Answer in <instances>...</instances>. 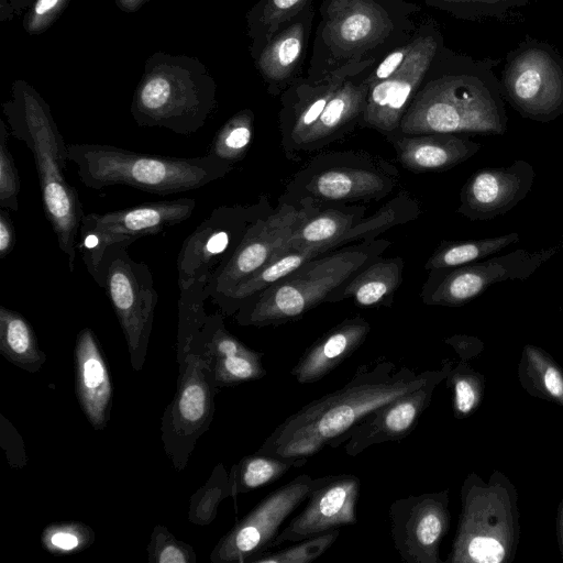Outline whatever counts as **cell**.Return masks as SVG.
<instances>
[{"instance_id": "obj_1", "label": "cell", "mask_w": 563, "mask_h": 563, "mask_svg": "<svg viewBox=\"0 0 563 563\" xmlns=\"http://www.w3.org/2000/svg\"><path fill=\"white\" fill-rule=\"evenodd\" d=\"M439 372L417 374L383 358L362 364L342 388L310 401L282 422L257 453L307 459L330 446L371 411L421 387Z\"/></svg>"}, {"instance_id": "obj_2", "label": "cell", "mask_w": 563, "mask_h": 563, "mask_svg": "<svg viewBox=\"0 0 563 563\" xmlns=\"http://www.w3.org/2000/svg\"><path fill=\"white\" fill-rule=\"evenodd\" d=\"M68 159L88 188L124 185L155 195L198 189L233 169V165L210 153L189 158L167 157L90 143L68 145Z\"/></svg>"}, {"instance_id": "obj_3", "label": "cell", "mask_w": 563, "mask_h": 563, "mask_svg": "<svg viewBox=\"0 0 563 563\" xmlns=\"http://www.w3.org/2000/svg\"><path fill=\"white\" fill-rule=\"evenodd\" d=\"M389 245L387 240H369L318 256L246 300L239 308L236 320L243 325L265 327L298 319L327 302Z\"/></svg>"}, {"instance_id": "obj_4", "label": "cell", "mask_w": 563, "mask_h": 563, "mask_svg": "<svg viewBox=\"0 0 563 563\" xmlns=\"http://www.w3.org/2000/svg\"><path fill=\"white\" fill-rule=\"evenodd\" d=\"M8 115L11 134L25 143L32 153L44 216L73 272L85 212L77 189L65 176L68 145L48 112L36 102H25L21 111H12Z\"/></svg>"}, {"instance_id": "obj_5", "label": "cell", "mask_w": 563, "mask_h": 563, "mask_svg": "<svg viewBox=\"0 0 563 563\" xmlns=\"http://www.w3.org/2000/svg\"><path fill=\"white\" fill-rule=\"evenodd\" d=\"M419 10L402 0H325L316 40L324 75L345 64L377 59L394 35L411 36L409 16ZM321 75V76H322Z\"/></svg>"}, {"instance_id": "obj_6", "label": "cell", "mask_w": 563, "mask_h": 563, "mask_svg": "<svg viewBox=\"0 0 563 563\" xmlns=\"http://www.w3.org/2000/svg\"><path fill=\"white\" fill-rule=\"evenodd\" d=\"M507 130L500 98L483 81L446 75L420 86L401 119L399 133H466L498 136Z\"/></svg>"}, {"instance_id": "obj_7", "label": "cell", "mask_w": 563, "mask_h": 563, "mask_svg": "<svg viewBox=\"0 0 563 563\" xmlns=\"http://www.w3.org/2000/svg\"><path fill=\"white\" fill-rule=\"evenodd\" d=\"M126 247L124 243L109 246L92 278L107 292L137 371L146 353L158 294L150 267L133 260Z\"/></svg>"}, {"instance_id": "obj_8", "label": "cell", "mask_w": 563, "mask_h": 563, "mask_svg": "<svg viewBox=\"0 0 563 563\" xmlns=\"http://www.w3.org/2000/svg\"><path fill=\"white\" fill-rule=\"evenodd\" d=\"M319 210L312 198H303L266 217L257 216L231 256L211 274L206 287L209 297L221 303L238 285L282 255L294 233Z\"/></svg>"}, {"instance_id": "obj_9", "label": "cell", "mask_w": 563, "mask_h": 563, "mask_svg": "<svg viewBox=\"0 0 563 563\" xmlns=\"http://www.w3.org/2000/svg\"><path fill=\"white\" fill-rule=\"evenodd\" d=\"M195 209V199L178 198L104 213H85L77 251H80L82 262L92 276L104 251L112 244L124 243L129 246L140 238L158 234L189 219Z\"/></svg>"}, {"instance_id": "obj_10", "label": "cell", "mask_w": 563, "mask_h": 563, "mask_svg": "<svg viewBox=\"0 0 563 563\" xmlns=\"http://www.w3.org/2000/svg\"><path fill=\"white\" fill-rule=\"evenodd\" d=\"M562 249L563 236L555 244L537 251L515 250L456 267L433 269L434 277L423 294V301L446 307L463 306L497 283L528 279Z\"/></svg>"}, {"instance_id": "obj_11", "label": "cell", "mask_w": 563, "mask_h": 563, "mask_svg": "<svg viewBox=\"0 0 563 563\" xmlns=\"http://www.w3.org/2000/svg\"><path fill=\"white\" fill-rule=\"evenodd\" d=\"M312 477L300 474L263 498L218 543L216 563L252 562L269 548L283 522L307 499Z\"/></svg>"}, {"instance_id": "obj_12", "label": "cell", "mask_w": 563, "mask_h": 563, "mask_svg": "<svg viewBox=\"0 0 563 563\" xmlns=\"http://www.w3.org/2000/svg\"><path fill=\"white\" fill-rule=\"evenodd\" d=\"M256 207L221 206L210 213L181 244L177 256L179 290L196 282L209 280L227 261L257 217Z\"/></svg>"}, {"instance_id": "obj_13", "label": "cell", "mask_w": 563, "mask_h": 563, "mask_svg": "<svg viewBox=\"0 0 563 563\" xmlns=\"http://www.w3.org/2000/svg\"><path fill=\"white\" fill-rule=\"evenodd\" d=\"M437 52L434 33L421 29L415 34L411 51L404 64L390 77L369 87L362 123L385 134L399 132L401 119Z\"/></svg>"}, {"instance_id": "obj_14", "label": "cell", "mask_w": 563, "mask_h": 563, "mask_svg": "<svg viewBox=\"0 0 563 563\" xmlns=\"http://www.w3.org/2000/svg\"><path fill=\"white\" fill-rule=\"evenodd\" d=\"M446 492L423 493L395 500L389 507L390 533L407 563H441L439 547L449 529Z\"/></svg>"}, {"instance_id": "obj_15", "label": "cell", "mask_w": 563, "mask_h": 563, "mask_svg": "<svg viewBox=\"0 0 563 563\" xmlns=\"http://www.w3.org/2000/svg\"><path fill=\"white\" fill-rule=\"evenodd\" d=\"M504 85L523 118L548 122L563 113V69L543 49L529 48L517 55L506 67Z\"/></svg>"}, {"instance_id": "obj_16", "label": "cell", "mask_w": 563, "mask_h": 563, "mask_svg": "<svg viewBox=\"0 0 563 563\" xmlns=\"http://www.w3.org/2000/svg\"><path fill=\"white\" fill-rule=\"evenodd\" d=\"M360 485L352 474L312 478L305 508L278 532L272 548L355 523Z\"/></svg>"}, {"instance_id": "obj_17", "label": "cell", "mask_w": 563, "mask_h": 563, "mask_svg": "<svg viewBox=\"0 0 563 563\" xmlns=\"http://www.w3.org/2000/svg\"><path fill=\"white\" fill-rule=\"evenodd\" d=\"M444 367L427 384L376 408L345 434L330 444L335 449L344 443L345 453L356 456L372 445L399 441L407 437L428 408L438 384L446 376Z\"/></svg>"}, {"instance_id": "obj_18", "label": "cell", "mask_w": 563, "mask_h": 563, "mask_svg": "<svg viewBox=\"0 0 563 563\" xmlns=\"http://www.w3.org/2000/svg\"><path fill=\"white\" fill-rule=\"evenodd\" d=\"M534 177L532 165L523 159L506 167L477 169L461 189L457 212L472 221L503 216L528 196Z\"/></svg>"}, {"instance_id": "obj_19", "label": "cell", "mask_w": 563, "mask_h": 563, "mask_svg": "<svg viewBox=\"0 0 563 563\" xmlns=\"http://www.w3.org/2000/svg\"><path fill=\"white\" fill-rule=\"evenodd\" d=\"M377 59L345 64L328 71L312 82L294 85L283 98L280 126L285 151L292 152L308 130L316 123L335 90L350 76L367 69Z\"/></svg>"}, {"instance_id": "obj_20", "label": "cell", "mask_w": 563, "mask_h": 563, "mask_svg": "<svg viewBox=\"0 0 563 563\" xmlns=\"http://www.w3.org/2000/svg\"><path fill=\"white\" fill-rule=\"evenodd\" d=\"M396 185L391 172L373 163L334 165L314 173L303 185V198L325 201L379 199Z\"/></svg>"}, {"instance_id": "obj_21", "label": "cell", "mask_w": 563, "mask_h": 563, "mask_svg": "<svg viewBox=\"0 0 563 563\" xmlns=\"http://www.w3.org/2000/svg\"><path fill=\"white\" fill-rule=\"evenodd\" d=\"M76 393L80 407L95 429L107 424L112 386L98 341L89 328L82 329L75 345Z\"/></svg>"}, {"instance_id": "obj_22", "label": "cell", "mask_w": 563, "mask_h": 563, "mask_svg": "<svg viewBox=\"0 0 563 563\" xmlns=\"http://www.w3.org/2000/svg\"><path fill=\"white\" fill-rule=\"evenodd\" d=\"M394 146L398 162L413 173L449 170L482 148L481 143L459 133L400 134Z\"/></svg>"}, {"instance_id": "obj_23", "label": "cell", "mask_w": 563, "mask_h": 563, "mask_svg": "<svg viewBox=\"0 0 563 563\" xmlns=\"http://www.w3.org/2000/svg\"><path fill=\"white\" fill-rule=\"evenodd\" d=\"M187 369L172 404L168 431L177 440H194L208 427L213 411V378L206 376L203 360L189 354ZM210 373V372H209Z\"/></svg>"}, {"instance_id": "obj_24", "label": "cell", "mask_w": 563, "mask_h": 563, "mask_svg": "<svg viewBox=\"0 0 563 563\" xmlns=\"http://www.w3.org/2000/svg\"><path fill=\"white\" fill-rule=\"evenodd\" d=\"M372 68L358 71L343 81L295 151L320 148L347 132L349 128L362 119L369 90L367 77Z\"/></svg>"}, {"instance_id": "obj_25", "label": "cell", "mask_w": 563, "mask_h": 563, "mask_svg": "<svg viewBox=\"0 0 563 563\" xmlns=\"http://www.w3.org/2000/svg\"><path fill=\"white\" fill-rule=\"evenodd\" d=\"M369 331L371 325L364 318L345 319L314 341L290 374L300 384L322 379L360 347Z\"/></svg>"}, {"instance_id": "obj_26", "label": "cell", "mask_w": 563, "mask_h": 563, "mask_svg": "<svg viewBox=\"0 0 563 563\" xmlns=\"http://www.w3.org/2000/svg\"><path fill=\"white\" fill-rule=\"evenodd\" d=\"M312 5L284 24L268 41L258 58L260 69L273 87L289 80L297 71L303 57L305 47L312 23Z\"/></svg>"}, {"instance_id": "obj_27", "label": "cell", "mask_w": 563, "mask_h": 563, "mask_svg": "<svg viewBox=\"0 0 563 563\" xmlns=\"http://www.w3.org/2000/svg\"><path fill=\"white\" fill-rule=\"evenodd\" d=\"M402 269L404 261L400 257H377L333 292L327 302L353 298L361 307L389 305L394 292L401 284Z\"/></svg>"}, {"instance_id": "obj_28", "label": "cell", "mask_w": 563, "mask_h": 563, "mask_svg": "<svg viewBox=\"0 0 563 563\" xmlns=\"http://www.w3.org/2000/svg\"><path fill=\"white\" fill-rule=\"evenodd\" d=\"M0 352L11 363L36 372L45 362L30 322L18 311L0 307Z\"/></svg>"}, {"instance_id": "obj_29", "label": "cell", "mask_w": 563, "mask_h": 563, "mask_svg": "<svg viewBox=\"0 0 563 563\" xmlns=\"http://www.w3.org/2000/svg\"><path fill=\"white\" fill-rule=\"evenodd\" d=\"M365 210L364 207L356 206L327 208L317 211L294 233L286 251L302 250L344 235L364 219Z\"/></svg>"}, {"instance_id": "obj_30", "label": "cell", "mask_w": 563, "mask_h": 563, "mask_svg": "<svg viewBox=\"0 0 563 563\" xmlns=\"http://www.w3.org/2000/svg\"><path fill=\"white\" fill-rule=\"evenodd\" d=\"M307 459L280 457L255 453L243 457L232 467L230 477L231 496L246 493L280 478L291 467H300Z\"/></svg>"}, {"instance_id": "obj_31", "label": "cell", "mask_w": 563, "mask_h": 563, "mask_svg": "<svg viewBox=\"0 0 563 563\" xmlns=\"http://www.w3.org/2000/svg\"><path fill=\"white\" fill-rule=\"evenodd\" d=\"M517 232L499 236L467 241H443L426 263V268H451L487 258L507 246L517 243Z\"/></svg>"}, {"instance_id": "obj_32", "label": "cell", "mask_w": 563, "mask_h": 563, "mask_svg": "<svg viewBox=\"0 0 563 563\" xmlns=\"http://www.w3.org/2000/svg\"><path fill=\"white\" fill-rule=\"evenodd\" d=\"M253 121L249 110L233 117L218 131L209 153L233 166L242 161L253 140Z\"/></svg>"}, {"instance_id": "obj_33", "label": "cell", "mask_w": 563, "mask_h": 563, "mask_svg": "<svg viewBox=\"0 0 563 563\" xmlns=\"http://www.w3.org/2000/svg\"><path fill=\"white\" fill-rule=\"evenodd\" d=\"M263 354L250 347L225 357L213 358L212 378L216 387L261 379L266 375Z\"/></svg>"}, {"instance_id": "obj_34", "label": "cell", "mask_w": 563, "mask_h": 563, "mask_svg": "<svg viewBox=\"0 0 563 563\" xmlns=\"http://www.w3.org/2000/svg\"><path fill=\"white\" fill-rule=\"evenodd\" d=\"M339 534L338 528L332 529L279 551L265 552L251 563H309L321 556L335 542Z\"/></svg>"}, {"instance_id": "obj_35", "label": "cell", "mask_w": 563, "mask_h": 563, "mask_svg": "<svg viewBox=\"0 0 563 563\" xmlns=\"http://www.w3.org/2000/svg\"><path fill=\"white\" fill-rule=\"evenodd\" d=\"M311 2L312 0H262L257 18L262 46L264 47L284 24L300 14Z\"/></svg>"}, {"instance_id": "obj_36", "label": "cell", "mask_w": 563, "mask_h": 563, "mask_svg": "<svg viewBox=\"0 0 563 563\" xmlns=\"http://www.w3.org/2000/svg\"><path fill=\"white\" fill-rule=\"evenodd\" d=\"M93 541L89 527L79 522H63L48 526L43 534V545L55 554H69L82 550Z\"/></svg>"}, {"instance_id": "obj_37", "label": "cell", "mask_w": 563, "mask_h": 563, "mask_svg": "<svg viewBox=\"0 0 563 563\" xmlns=\"http://www.w3.org/2000/svg\"><path fill=\"white\" fill-rule=\"evenodd\" d=\"M229 495H231L230 477L222 465H219L207 486L192 498L190 520L199 523L210 522L218 504Z\"/></svg>"}, {"instance_id": "obj_38", "label": "cell", "mask_w": 563, "mask_h": 563, "mask_svg": "<svg viewBox=\"0 0 563 563\" xmlns=\"http://www.w3.org/2000/svg\"><path fill=\"white\" fill-rule=\"evenodd\" d=\"M21 181L9 148V132L1 122L0 128V208L18 211Z\"/></svg>"}, {"instance_id": "obj_39", "label": "cell", "mask_w": 563, "mask_h": 563, "mask_svg": "<svg viewBox=\"0 0 563 563\" xmlns=\"http://www.w3.org/2000/svg\"><path fill=\"white\" fill-rule=\"evenodd\" d=\"M151 562L189 563L195 561V552L188 544L176 540L163 527H156L148 544Z\"/></svg>"}, {"instance_id": "obj_40", "label": "cell", "mask_w": 563, "mask_h": 563, "mask_svg": "<svg viewBox=\"0 0 563 563\" xmlns=\"http://www.w3.org/2000/svg\"><path fill=\"white\" fill-rule=\"evenodd\" d=\"M448 367V366H446ZM453 388V405L456 416L463 417L473 411L478 401V385L472 374L456 368L450 376Z\"/></svg>"}, {"instance_id": "obj_41", "label": "cell", "mask_w": 563, "mask_h": 563, "mask_svg": "<svg viewBox=\"0 0 563 563\" xmlns=\"http://www.w3.org/2000/svg\"><path fill=\"white\" fill-rule=\"evenodd\" d=\"M527 353L532 356L536 369L539 372L540 383L547 394L563 404V375L547 362L542 354L532 347H527Z\"/></svg>"}, {"instance_id": "obj_42", "label": "cell", "mask_w": 563, "mask_h": 563, "mask_svg": "<svg viewBox=\"0 0 563 563\" xmlns=\"http://www.w3.org/2000/svg\"><path fill=\"white\" fill-rule=\"evenodd\" d=\"M412 37L385 54L378 63L376 62L367 77L369 87L390 77L404 64L411 51Z\"/></svg>"}, {"instance_id": "obj_43", "label": "cell", "mask_w": 563, "mask_h": 563, "mask_svg": "<svg viewBox=\"0 0 563 563\" xmlns=\"http://www.w3.org/2000/svg\"><path fill=\"white\" fill-rule=\"evenodd\" d=\"M15 245V231L9 210L0 209V258L7 257Z\"/></svg>"}, {"instance_id": "obj_44", "label": "cell", "mask_w": 563, "mask_h": 563, "mask_svg": "<svg viewBox=\"0 0 563 563\" xmlns=\"http://www.w3.org/2000/svg\"><path fill=\"white\" fill-rule=\"evenodd\" d=\"M427 3L442 8V9H457L463 7H472V5H488L499 3L505 0H424Z\"/></svg>"}, {"instance_id": "obj_45", "label": "cell", "mask_w": 563, "mask_h": 563, "mask_svg": "<svg viewBox=\"0 0 563 563\" xmlns=\"http://www.w3.org/2000/svg\"><path fill=\"white\" fill-rule=\"evenodd\" d=\"M57 1L58 0H38L35 5V13L36 14L46 13L48 10H51L53 7H55Z\"/></svg>"}]
</instances>
